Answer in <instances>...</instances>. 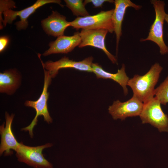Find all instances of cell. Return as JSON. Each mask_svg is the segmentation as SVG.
<instances>
[{"label":"cell","mask_w":168,"mask_h":168,"mask_svg":"<svg viewBox=\"0 0 168 168\" xmlns=\"http://www.w3.org/2000/svg\"><path fill=\"white\" fill-rule=\"evenodd\" d=\"M162 69L159 63H156L144 75H135L129 79L127 85L131 88L133 96L143 103L154 97V87Z\"/></svg>","instance_id":"obj_1"},{"label":"cell","mask_w":168,"mask_h":168,"mask_svg":"<svg viewBox=\"0 0 168 168\" xmlns=\"http://www.w3.org/2000/svg\"><path fill=\"white\" fill-rule=\"evenodd\" d=\"M0 16L3 14L4 19L3 21L5 26L7 23L11 24L17 16L20 20L15 23L18 30L25 29L28 26V18L39 8L46 4L55 3L61 7L63 5L59 0H38L33 5L19 11H13L11 8L16 7L15 2L12 1L0 0Z\"/></svg>","instance_id":"obj_2"},{"label":"cell","mask_w":168,"mask_h":168,"mask_svg":"<svg viewBox=\"0 0 168 168\" xmlns=\"http://www.w3.org/2000/svg\"><path fill=\"white\" fill-rule=\"evenodd\" d=\"M155 12L154 21L151 26L147 37L141 39V41L149 40L156 43L159 47L160 52L162 55L168 54V47L163 39V26L165 21L166 13L164 1L160 0L151 1Z\"/></svg>","instance_id":"obj_3"},{"label":"cell","mask_w":168,"mask_h":168,"mask_svg":"<svg viewBox=\"0 0 168 168\" xmlns=\"http://www.w3.org/2000/svg\"><path fill=\"white\" fill-rule=\"evenodd\" d=\"M114 9L101 11L97 14L85 17H77L70 22L71 26L76 30L105 29L113 33L114 27L112 20Z\"/></svg>","instance_id":"obj_4"},{"label":"cell","mask_w":168,"mask_h":168,"mask_svg":"<svg viewBox=\"0 0 168 168\" xmlns=\"http://www.w3.org/2000/svg\"><path fill=\"white\" fill-rule=\"evenodd\" d=\"M159 100L155 97L143 103L139 116L142 124H149L159 132L168 131V117L163 111Z\"/></svg>","instance_id":"obj_5"},{"label":"cell","mask_w":168,"mask_h":168,"mask_svg":"<svg viewBox=\"0 0 168 168\" xmlns=\"http://www.w3.org/2000/svg\"><path fill=\"white\" fill-rule=\"evenodd\" d=\"M44 71V82L42 93L39 98L36 101H26L25 105L26 106L32 107L34 109L36 112V115L31 124L28 126L23 128L22 130L28 131L30 137L33 136V131L35 126L37 124L38 116L42 115L43 116L44 120L49 124L52 122V119L49 112L47 102L49 97V93L48 92V88L51 81V78L49 72Z\"/></svg>","instance_id":"obj_6"},{"label":"cell","mask_w":168,"mask_h":168,"mask_svg":"<svg viewBox=\"0 0 168 168\" xmlns=\"http://www.w3.org/2000/svg\"><path fill=\"white\" fill-rule=\"evenodd\" d=\"M52 146V144L48 143L36 147H30L21 142L15 151L20 162L35 168H53L52 164L45 158L42 153L43 149Z\"/></svg>","instance_id":"obj_7"},{"label":"cell","mask_w":168,"mask_h":168,"mask_svg":"<svg viewBox=\"0 0 168 168\" xmlns=\"http://www.w3.org/2000/svg\"><path fill=\"white\" fill-rule=\"evenodd\" d=\"M40 54L38 56L41 62L43 68L48 71L52 78L55 77L58 70L63 68H72L81 71L92 72V64L93 58L88 57L82 61H76L70 59L68 58L64 57L59 60L53 62L49 61L44 63L41 59Z\"/></svg>","instance_id":"obj_8"},{"label":"cell","mask_w":168,"mask_h":168,"mask_svg":"<svg viewBox=\"0 0 168 168\" xmlns=\"http://www.w3.org/2000/svg\"><path fill=\"white\" fill-rule=\"evenodd\" d=\"M143 103L133 96L128 100L121 102L117 100L114 101L108 108L109 113L113 119L124 120L128 117L139 116Z\"/></svg>","instance_id":"obj_9"},{"label":"cell","mask_w":168,"mask_h":168,"mask_svg":"<svg viewBox=\"0 0 168 168\" xmlns=\"http://www.w3.org/2000/svg\"><path fill=\"white\" fill-rule=\"evenodd\" d=\"M108 32L105 29H82L79 32L81 42L78 47L81 48L90 46L101 49L113 63H117L116 57L108 51L105 47V40Z\"/></svg>","instance_id":"obj_10"},{"label":"cell","mask_w":168,"mask_h":168,"mask_svg":"<svg viewBox=\"0 0 168 168\" xmlns=\"http://www.w3.org/2000/svg\"><path fill=\"white\" fill-rule=\"evenodd\" d=\"M14 117L13 114L11 115L7 112L5 113L6 124L0 126V133L1 143L0 147V155L4 153L5 156L12 154L11 150L15 151L19 143L17 141L12 132V125Z\"/></svg>","instance_id":"obj_11"},{"label":"cell","mask_w":168,"mask_h":168,"mask_svg":"<svg viewBox=\"0 0 168 168\" xmlns=\"http://www.w3.org/2000/svg\"><path fill=\"white\" fill-rule=\"evenodd\" d=\"M81 42V39L78 32L72 36H61L49 43V48L43 53V55L47 56L52 54H68L76 47L79 46Z\"/></svg>","instance_id":"obj_12"},{"label":"cell","mask_w":168,"mask_h":168,"mask_svg":"<svg viewBox=\"0 0 168 168\" xmlns=\"http://www.w3.org/2000/svg\"><path fill=\"white\" fill-rule=\"evenodd\" d=\"M115 8L112 15L114 31L116 37V52L117 54L119 43L122 35V23L127 8L132 7L136 10L140 9L141 6L136 5L130 0L114 1Z\"/></svg>","instance_id":"obj_13"},{"label":"cell","mask_w":168,"mask_h":168,"mask_svg":"<svg viewBox=\"0 0 168 168\" xmlns=\"http://www.w3.org/2000/svg\"><path fill=\"white\" fill-rule=\"evenodd\" d=\"M41 23L47 34L58 37L63 35L65 29L70 26V22L66 20V17L56 11H52L51 15L42 20Z\"/></svg>","instance_id":"obj_14"},{"label":"cell","mask_w":168,"mask_h":168,"mask_svg":"<svg viewBox=\"0 0 168 168\" xmlns=\"http://www.w3.org/2000/svg\"><path fill=\"white\" fill-rule=\"evenodd\" d=\"M91 67L92 72L96 75L97 78L112 80L117 82L122 87L125 95L128 93L127 86L129 78L125 72L124 64H122L121 68L118 69L117 72L115 73H111L105 71L97 63H93Z\"/></svg>","instance_id":"obj_15"},{"label":"cell","mask_w":168,"mask_h":168,"mask_svg":"<svg viewBox=\"0 0 168 168\" xmlns=\"http://www.w3.org/2000/svg\"><path fill=\"white\" fill-rule=\"evenodd\" d=\"M20 77L14 70L5 71L0 73V91L8 94L13 93L18 87Z\"/></svg>","instance_id":"obj_16"},{"label":"cell","mask_w":168,"mask_h":168,"mask_svg":"<svg viewBox=\"0 0 168 168\" xmlns=\"http://www.w3.org/2000/svg\"><path fill=\"white\" fill-rule=\"evenodd\" d=\"M66 6L73 14L77 17H85L89 15L82 0H64Z\"/></svg>","instance_id":"obj_17"},{"label":"cell","mask_w":168,"mask_h":168,"mask_svg":"<svg viewBox=\"0 0 168 168\" xmlns=\"http://www.w3.org/2000/svg\"><path fill=\"white\" fill-rule=\"evenodd\" d=\"M154 96L161 104L166 105L168 103V76L155 89Z\"/></svg>","instance_id":"obj_18"},{"label":"cell","mask_w":168,"mask_h":168,"mask_svg":"<svg viewBox=\"0 0 168 168\" xmlns=\"http://www.w3.org/2000/svg\"><path fill=\"white\" fill-rule=\"evenodd\" d=\"M106 2L110 3L114 2V1L112 0H85L83 2L84 4H86L91 3L94 6V7H101L103 3Z\"/></svg>","instance_id":"obj_19"},{"label":"cell","mask_w":168,"mask_h":168,"mask_svg":"<svg viewBox=\"0 0 168 168\" xmlns=\"http://www.w3.org/2000/svg\"><path fill=\"white\" fill-rule=\"evenodd\" d=\"M9 38L7 36H3L0 38V52H2L6 48L9 42Z\"/></svg>","instance_id":"obj_20"},{"label":"cell","mask_w":168,"mask_h":168,"mask_svg":"<svg viewBox=\"0 0 168 168\" xmlns=\"http://www.w3.org/2000/svg\"><path fill=\"white\" fill-rule=\"evenodd\" d=\"M165 21L168 24V14H166L165 18Z\"/></svg>","instance_id":"obj_21"}]
</instances>
